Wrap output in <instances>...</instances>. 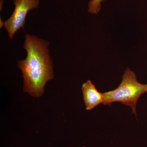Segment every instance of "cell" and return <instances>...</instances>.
Here are the masks:
<instances>
[{
	"label": "cell",
	"mask_w": 147,
	"mask_h": 147,
	"mask_svg": "<svg viewBox=\"0 0 147 147\" xmlns=\"http://www.w3.org/2000/svg\"><path fill=\"white\" fill-rule=\"evenodd\" d=\"M50 42L47 40L26 34L23 47L26 51V59L18 61L24 79V90L32 96L43 94L48 81L54 78V65L50 55Z\"/></svg>",
	"instance_id": "6da1fadb"
},
{
	"label": "cell",
	"mask_w": 147,
	"mask_h": 147,
	"mask_svg": "<svg viewBox=\"0 0 147 147\" xmlns=\"http://www.w3.org/2000/svg\"><path fill=\"white\" fill-rule=\"evenodd\" d=\"M147 92V84L137 81V76L130 69H125L122 80L115 89L102 93L104 105H112L115 102H121L130 107L132 114L137 116L136 105L138 99L142 94Z\"/></svg>",
	"instance_id": "7a4b0ae2"
},
{
	"label": "cell",
	"mask_w": 147,
	"mask_h": 147,
	"mask_svg": "<svg viewBox=\"0 0 147 147\" xmlns=\"http://www.w3.org/2000/svg\"><path fill=\"white\" fill-rule=\"evenodd\" d=\"M14 9L13 13L4 22V28L9 37L13 39L16 32L24 28L26 18L30 11L36 9L40 5V0H13Z\"/></svg>",
	"instance_id": "3957f363"
},
{
	"label": "cell",
	"mask_w": 147,
	"mask_h": 147,
	"mask_svg": "<svg viewBox=\"0 0 147 147\" xmlns=\"http://www.w3.org/2000/svg\"><path fill=\"white\" fill-rule=\"evenodd\" d=\"M82 90L87 110H91L103 102L102 93L97 90L90 80L83 84Z\"/></svg>",
	"instance_id": "277c9868"
},
{
	"label": "cell",
	"mask_w": 147,
	"mask_h": 147,
	"mask_svg": "<svg viewBox=\"0 0 147 147\" xmlns=\"http://www.w3.org/2000/svg\"><path fill=\"white\" fill-rule=\"evenodd\" d=\"M4 22L2 20L1 18H0V28L1 29L3 27H4Z\"/></svg>",
	"instance_id": "5b68a950"
},
{
	"label": "cell",
	"mask_w": 147,
	"mask_h": 147,
	"mask_svg": "<svg viewBox=\"0 0 147 147\" xmlns=\"http://www.w3.org/2000/svg\"><path fill=\"white\" fill-rule=\"evenodd\" d=\"M3 3L4 0H0V11H1L2 10Z\"/></svg>",
	"instance_id": "8992f818"
}]
</instances>
